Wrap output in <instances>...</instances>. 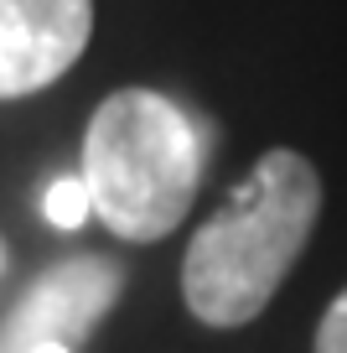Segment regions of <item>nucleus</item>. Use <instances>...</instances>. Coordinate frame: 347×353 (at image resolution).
<instances>
[{
  "label": "nucleus",
  "instance_id": "1",
  "mask_svg": "<svg viewBox=\"0 0 347 353\" xmlns=\"http://www.w3.org/2000/svg\"><path fill=\"white\" fill-rule=\"evenodd\" d=\"M322 213V176L301 151H264L233 198L197 229L182 260V296L207 327H244L254 322Z\"/></svg>",
  "mask_w": 347,
  "mask_h": 353
},
{
  "label": "nucleus",
  "instance_id": "2",
  "mask_svg": "<svg viewBox=\"0 0 347 353\" xmlns=\"http://www.w3.org/2000/svg\"><path fill=\"white\" fill-rule=\"evenodd\" d=\"M202 161L207 141L197 120L151 88L109 94L83 135V182L94 192V213L135 244L166 239L187 219Z\"/></svg>",
  "mask_w": 347,
  "mask_h": 353
},
{
  "label": "nucleus",
  "instance_id": "3",
  "mask_svg": "<svg viewBox=\"0 0 347 353\" xmlns=\"http://www.w3.org/2000/svg\"><path fill=\"white\" fill-rule=\"evenodd\" d=\"M125 270L104 254H73L52 265L47 276L16 296V307L0 322V353H32L42 343H83L104 322V312L120 301Z\"/></svg>",
  "mask_w": 347,
  "mask_h": 353
},
{
  "label": "nucleus",
  "instance_id": "4",
  "mask_svg": "<svg viewBox=\"0 0 347 353\" xmlns=\"http://www.w3.org/2000/svg\"><path fill=\"white\" fill-rule=\"evenodd\" d=\"M94 37V0H0V99L57 83Z\"/></svg>",
  "mask_w": 347,
  "mask_h": 353
},
{
  "label": "nucleus",
  "instance_id": "5",
  "mask_svg": "<svg viewBox=\"0 0 347 353\" xmlns=\"http://www.w3.org/2000/svg\"><path fill=\"white\" fill-rule=\"evenodd\" d=\"M47 219L57 223V229H78V223L94 213V192H88L83 176H57L52 188H47Z\"/></svg>",
  "mask_w": 347,
  "mask_h": 353
},
{
  "label": "nucleus",
  "instance_id": "6",
  "mask_svg": "<svg viewBox=\"0 0 347 353\" xmlns=\"http://www.w3.org/2000/svg\"><path fill=\"white\" fill-rule=\"evenodd\" d=\"M316 353H347V291L326 307L322 327H316Z\"/></svg>",
  "mask_w": 347,
  "mask_h": 353
},
{
  "label": "nucleus",
  "instance_id": "7",
  "mask_svg": "<svg viewBox=\"0 0 347 353\" xmlns=\"http://www.w3.org/2000/svg\"><path fill=\"white\" fill-rule=\"evenodd\" d=\"M32 353H73L67 343H42V348H32Z\"/></svg>",
  "mask_w": 347,
  "mask_h": 353
}]
</instances>
